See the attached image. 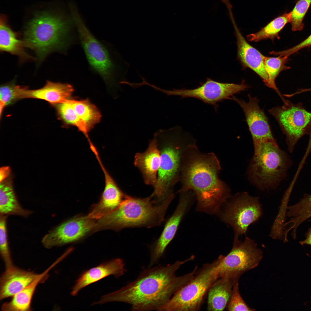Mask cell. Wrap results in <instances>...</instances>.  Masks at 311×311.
<instances>
[{
	"label": "cell",
	"instance_id": "7402d4cb",
	"mask_svg": "<svg viewBox=\"0 0 311 311\" xmlns=\"http://www.w3.org/2000/svg\"><path fill=\"white\" fill-rule=\"evenodd\" d=\"M73 91V87L69 84L48 81L41 88L35 90L27 89L25 98L43 100L56 105L69 99Z\"/></svg>",
	"mask_w": 311,
	"mask_h": 311
},
{
	"label": "cell",
	"instance_id": "e0dca14e",
	"mask_svg": "<svg viewBox=\"0 0 311 311\" xmlns=\"http://www.w3.org/2000/svg\"><path fill=\"white\" fill-rule=\"evenodd\" d=\"M124 261L115 258L103 262L83 272L75 281L71 294L77 295L84 287L110 275L118 277L126 271Z\"/></svg>",
	"mask_w": 311,
	"mask_h": 311
},
{
	"label": "cell",
	"instance_id": "603a6c76",
	"mask_svg": "<svg viewBox=\"0 0 311 311\" xmlns=\"http://www.w3.org/2000/svg\"><path fill=\"white\" fill-rule=\"evenodd\" d=\"M6 17L2 15L0 19V49L1 51L16 55L21 62L33 58L26 52L23 41L18 39L17 33L8 25Z\"/></svg>",
	"mask_w": 311,
	"mask_h": 311
},
{
	"label": "cell",
	"instance_id": "f1b7e54d",
	"mask_svg": "<svg viewBox=\"0 0 311 311\" xmlns=\"http://www.w3.org/2000/svg\"><path fill=\"white\" fill-rule=\"evenodd\" d=\"M56 105L58 115L62 122L66 125L77 127L88 139L89 138L88 132L78 118L69 99Z\"/></svg>",
	"mask_w": 311,
	"mask_h": 311
},
{
	"label": "cell",
	"instance_id": "3957f363",
	"mask_svg": "<svg viewBox=\"0 0 311 311\" xmlns=\"http://www.w3.org/2000/svg\"><path fill=\"white\" fill-rule=\"evenodd\" d=\"M153 138L160 151V163L157 182L151 195L160 204L174 197V188L180 181L185 152L196 143L190 134L179 126L159 129L154 133Z\"/></svg>",
	"mask_w": 311,
	"mask_h": 311
},
{
	"label": "cell",
	"instance_id": "e575fe53",
	"mask_svg": "<svg viewBox=\"0 0 311 311\" xmlns=\"http://www.w3.org/2000/svg\"><path fill=\"white\" fill-rule=\"evenodd\" d=\"M10 169L8 166H4L0 168V182L5 180L9 175Z\"/></svg>",
	"mask_w": 311,
	"mask_h": 311
},
{
	"label": "cell",
	"instance_id": "d4e9b609",
	"mask_svg": "<svg viewBox=\"0 0 311 311\" xmlns=\"http://www.w3.org/2000/svg\"><path fill=\"white\" fill-rule=\"evenodd\" d=\"M51 269L49 267L41 274L39 277L29 285L12 297L9 302L3 304L1 307L4 311H29L31 308L32 299L36 287L39 283L46 277Z\"/></svg>",
	"mask_w": 311,
	"mask_h": 311
},
{
	"label": "cell",
	"instance_id": "44dd1931",
	"mask_svg": "<svg viewBox=\"0 0 311 311\" xmlns=\"http://www.w3.org/2000/svg\"><path fill=\"white\" fill-rule=\"evenodd\" d=\"M239 278L225 275L218 279L208 293L207 309L209 311L223 310L227 306L234 284Z\"/></svg>",
	"mask_w": 311,
	"mask_h": 311
},
{
	"label": "cell",
	"instance_id": "d6986e66",
	"mask_svg": "<svg viewBox=\"0 0 311 311\" xmlns=\"http://www.w3.org/2000/svg\"><path fill=\"white\" fill-rule=\"evenodd\" d=\"M237 39L238 58L244 69H252L263 79L267 86L268 77L264 63L265 56L251 45L243 37L232 18Z\"/></svg>",
	"mask_w": 311,
	"mask_h": 311
},
{
	"label": "cell",
	"instance_id": "f546056e",
	"mask_svg": "<svg viewBox=\"0 0 311 311\" xmlns=\"http://www.w3.org/2000/svg\"><path fill=\"white\" fill-rule=\"evenodd\" d=\"M27 88L16 85L14 82L1 86L0 89V103L5 106L19 99L25 98Z\"/></svg>",
	"mask_w": 311,
	"mask_h": 311
},
{
	"label": "cell",
	"instance_id": "ba28073f",
	"mask_svg": "<svg viewBox=\"0 0 311 311\" xmlns=\"http://www.w3.org/2000/svg\"><path fill=\"white\" fill-rule=\"evenodd\" d=\"M218 258L204 264L193 278L173 295L160 311H196L200 310L206 295L219 278L217 267Z\"/></svg>",
	"mask_w": 311,
	"mask_h": 311
},
{
	"label": "cell",
	"instance_id": "30bf717a",
	"mask_svg": "<svg viewBox=\"0 0 311 311\" xmlns=\"http://www.w3.org/2000/svg\"><path fill=\"white\" fill-rule=\"evenodd\" d=\"M225 209L221 212L222 220L232 227L234 239L245 234L248 227L262 215L261 205L257 198L246 193L238 194L230 201L225 202Z\"/></svg>",
	"mask_w": 311,
	"mask_h": 311
},
{
	"label": "cell",
	"instance_id": "4dcf8cb0",
	"mask_svg": "<svg viewBox=\"0 0 311 311\" xmlns=\"http://www.w3.org/2000/svg\"><path fill=\"white\" fill-rule=\"evenodd\" d=\"M7 216L0 215V253L5 269L14 265L8 246L6 221Z\"/></svg>",
	"mask_w": 311,
	"mask_h": 311
},
{
	"label": "cell",
	"instance_id": "7c38bea8",
	"mask_svg": "<svg viewBox=\"0 0 311 311\" xmlns=\"http://www.w3.org/2000/svg\"><path fill=\"white\" fill-rule=\"evenodd\" d=\"M249 88L244 80L241 84H237L220 82L208 78L205 82L195 88L166 90V94L167 96H180L181 98H196L206 104L214 106L215 110L217 111L219 102L225 99L232 100L234 94L246 90Z\"/></svg>",
	"mask_w": 311,
	"mask_h": 311
},
{
	"label": "cell",
	"instance_id": "8fae6325",
	"mask_svg": "<svg viewBox=\"0 0 311 311\" xmlns=\"http://www.w3.org/2000/svg\"><path fill=\"white\" fill-rule=\"evenodd\" d=\"M282 106L276 107L269 110L278 122L286 136L290 149L308 131L311 126V113L304 108L301 104H294L288 101Z\"/></svg>",
	"mask_w": 311,
	"mask_h": 311
},
{
	"label": "cell",
	"instance_id": "ac0fdd59",
	"mask_svg": "<svg viewBox=\"0 0 311 311\" xmlns=\"http://www.w3.org/2000/svg\"><path fill=\"white\" fill-rule=\"evenodd\" d=\"M40 275L14 265L5 269L0 278V300L12 297L31 284Z\"/></svg>",
	"mask_w": 311,
	"mask_h": 311
},
{
	"label": "cell",
	"instance_id": "d590c367",
	"mask_svg": "<svg viewBox=\"0 0 311 311\" xmlns=\"http://www.w3.org/2000/svg\"><path fill=\"white\" fill-rule=\"evenodd\" d=\"M306 238L304 240L299 242L301 245L305 244L311 245V228H309L305 234Z\"/></svg>",
	"mask_w": 311,
	"mask_h": 311
},
{
	"label": "cell",
	"instance_id": "277c9868",
	"mask_svg": "<svg viewBox=\"0 0 311 311\" xmlns=\"http://www.w3.org/2000/svg\"><path fill=\"white\" fill-rule=\"evenodd\" d=\"M73 21L47 12L36 14L24 31L25 47L34 51L39 62L52 52L65 50L71 43Z\"/></svg>",
	"mask_w": 311,
	"mask_h": 311
},
{
	"label": "cell",
	"instance_id": "1f68e13d",
	"mask_svg": "<svg viewBox=\"0 0 311 311\" xmlns=\"http://www.w3.org/2000/svg\"><path fill=\"white\" fill-rule=\"evenodd\" d=\"M311 0H298L291 11L290 23L292 31L302 30L304 27L303 19L310 4Z\"/></svg>",
	"mask_w": 311,
	"mask_h": 311
},
{
	"label": "cell",
	"instance_id": "74e56055",
	"mask_svg": "<svg viewBox=\"0 0 311 311\" xmlns=\"http://www.w3.org/2000/svg\"></svg>",
	"mask_w": 311,
	"mask_h": 311
},
{
	"label": "cell",
	"instance_id": "8992f818",
	"mask_svg": "<svg viewBox=\"0 0 311 311\" xmlns=\"http://www.w3.org/2000/svg\"><path fill=\"white\" fill-rule=\"evenodd\" d=\"M81 43L90 66L111 87L120 89L119 84L125 79L129 65L119 54L113 56L90 32L77 10L71 13Z\"/></svg>",
	"mask_w": 311,
	"mask_h": 311
},
{
	"label": "cell",
	"instance_id": "4316f807",
	"mask_svg": "<svg viewBox=\"0 0 311 311\" xmlns=\"http://www.w3.org/2000/svg\"><path fill=\"white\" fill-rule=\"evenodd\" d=\"M291 12L285 13L271 21L258 32L248 35V41L258 42L261 40L270 39L273 41L275 38L279 39V33L291 20Z\"/></svg>",
	"mask_w": 311,
	"mask_h": 311
},
{
	"label": "cell",
	"instance_id": "5bb4252c",
	"mask_svg": "<svg viewBox=\"0 0 311 311\" xmlns=\"http://www.w3.org/2000/svg\"><path fill=\"white\" fill-rule=\"evenodd\" d=\"M246 102L234 96L232 100L237 103L244 111L253 143L274 142L268 121L263 111L259 106L258 99L250 94Z\"/></svg>",
	"mask_w": 311,
	"mask_h": 311
},
{
	"label": "cell",
	"instance_id": "2e32d148",
	"mask_svg": "<svg viewBox=\"0 0 311 311\" xmlns=\"http://www.w3.org/2000/svg\"><path fill=\"white\" fill-rule=\"evenodd\" d=\"M105 178V186L99 202L93 205L88 216L94 219H98L117 208L126 195L122 191L114 179L108 172L101 161L99 162Z\"/></svg>",
	"mask_w": 311,
	"mask_h": 311
},
{
	"label": "cell",
	"instance_id": "5b68a950",
	"mask_svg": "<svg viewBox=\"0 0 311 311\" xmlns=\"http://www.w3.org/2000/svg\"><path fill=\"white\" fill-rule=\"evenodd\" d=\"M173 198L157 204L151 196L142 198L126 195L120 206L96 221V231L110 229L118 231L127 227L150 228L160 225Z\"/></svg>",
	"mask_w": 311,
	"mask_h": 311
},
{
	"label": "cell",
	"instance_id": "ffe728a7",
	"mask_svg": "<svg viewBox=\"0 0 311 311\" xmlns=\"http://www.w3.org/2000/svg\"><path fill=\"white\" fill-rule=\"evenodd\" d=\"M160 163V151L153 138L144 151L137 153L134 156V165L141 172L145 183L153 188L157 182Z\"/></svg>",
	"mask_w": 311,
	"mask_h": 311
},
{
	"label": "cell",
	"instance_id": "83f0119b",
	"mask_svg": "<svg viewBox=\"0 0 311 311\" xmlns=\"http://www.w3.org/2000/svg\"><path fill=\"white\" fill-rule=\"evenodd\" d=\"M287 56L278 57L264 56V63L265 68L268 77V82L266 86L274 90L282 98L285 100L277 87L275 83V79L282 71L290 68L285 65L288 60Z\"/></svg>",
	"mask_w": 311,
	"mask_h": 311
},
{
	"label": "cell",
	"instance_id": "6da1fadb",
	"mask_svg": "<svg viewBox=\"0 0 311 311\" xmlns=\"http://www.w3.org/2000/svg\"><path fill=\"white\" fill-rule=\"evenodd\" d=\"M194 258L193 256L166 266L145 270L135 280L103 295L96 303L122 302L130 305L133 311H160L171 296L194 277L197 270L196 267L191 272L181 276H177L175 273L182 265Z\"/></svg>",
	"mask_w": 311,
	"mask_h": 311
},
{
	"label": "cell",
	"instance_id": "9a60e30c",
	"mask_svg": "<svg viewBox=\"0 0 311 311\" xmlns=\"http://www.w3.org/2000/svg\"><path fill=\"white\" fill-rule=\"evenodd\" d=\"M179 193V200L175 212L166 222L161 235L152 246L149 268L156 263L163 255L167 247L174 238L191 200L195 196L191 190Z\"/></svg>",
	"mask_w": 311,
	"mask_h": 311
},
{
	"label": "cell",
	"instance_id": "52a82bcc",
	"mask_svg": "<svg viewBox=\"0 0 311 311\" xmlns=\"http://www.w3.org/2000/svg\"><path fill=\"white\" fill-rule=\"evenodd\" d=\"M253 145L254 155L249 171L251 181L260 189L274 188L286 172L287 167L286 155L276 142Z\"/></svg>",
	"mask_w": 311,
	"mask_h": 311
},
{
	"label": "cell",
	"instance_id": "d6a6232c",
	"mask_svg": "<svg viewBox=\"0 0 311 311\" xmlns=\"http://www.w3.org/2000/svg\"><path fill=\"white\" fill-rule=\"evenodd\" d=\"M229 311H253L243 300L239 293L238 282L234 285L232 293L227 305Z\"/></svg>",
	"mask_w": 311,
	"mask_h": 311
},
{
	"label": "cell",
	"instance_id": "7a4b0ae2",
	"mask_svg": "<svg viewBox=\"0 0 311 311\" xmlns=\"http://www.w3.org/2000/svg\"><path fill=\"white\" fill-rule=\"evenodd\" d=\"M221 168L214 153L201 152L196 144L185 151L183 159L178 192L191 190L197 200L198 211L213 214L230 196L226 184L219 177Z\"/></svg>",
	"mask_w": 311,
	"mask_h": 311
},
{
	"label": "cell",
	"instance_id": "cb8c5ba5",
	"mask_svg": "<svg viewBox=\"0 0 311 311\" xmlns=\"http://www.w3.org/2000/svg\"><path fill=\"white\" fill-rule=\"evenodd\" d=\"M32 213L20 204L11 182L5 180L0 183V215H16L26 218Z\"/></svg>",
	"mask_w": 311,
	"mask_h": 311
},
{
	"label": "cell",
	"instance_id": "4fadbf2b",
	"mask_svg": "<svg viewBox=\"0 0 311 311\" xmlns=\"http://www.w3.org/2000/svg\"><path fill=\"white\" fill-rule=\"evenodd\" d=\"M95 220L88 215L75 217L50 231L43 238L42 244L45 248L50 249L78 241L95 232Z\"/></svg>",
	"mask_w": 311,
	"mask_h": 311
},
{
	"label": "cell",
	"instance_id": "9c48e42d",
	"mask_svg": "<svg viewBox=\"0 0 311 311\" xmlns=\"http://www.w3.org/2000/svg\"><path fill=\"white\" fill-rule=\"evenodd\" d=\"M263 254L256 243L247 236L242 242L234 239L230 253L218 257L217 268L219 277L227 275L239 278L243 274L258 266Z\"/></svg>",
	"mask_w": 311,
	"mask_h": 311
},
{
	"label": "cell",
	"instance_id": "836d02e7",
	"mask_svg": "<svg viewBox=\"0 0 311 311\" xmlns=\"http://www.w3.org/2000/svg\"><path fill=\"white\" fill-rule=\"evenodd\" d=\"M311 46V34L305 39L296 45L285 50L276 52L273 51L272 55H279L281 56H289L304 48Z\"/></svg>",
	"mask_w": 311,
	"mask_h": 311
},
{
	"label": "cell",
	"instance_id": "484cf974",
	"mask_svg": "<svg viewBox=\"0 0 311 311\" xmlns=\"http://www.w3.org/2000/svg\"><path fill=\"white\" fill-rule=\"evenodd\" d=\"M80 120L89 132L100 121L101 115L96 107L88 99H69Z\"/></svg>",
	"mask_w": 311,
	"mask_h": 311
},
{
	"label": "cell",
	"instance_id": "8d00e7d4",
	"mask_svg": "<svg viewBox=\"0 0 311 311\" xmlns=\"http://www.w3.org/2000/svg\"><path fill=\"white\" fill-rule=\"evenodd\" d=\"M310 139L309 142V147H311V126L309 131Z\"/></svg>",
	"mask_w": 311,
	"mask_h": 311
}]
</instances>
